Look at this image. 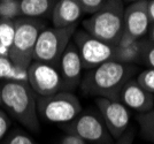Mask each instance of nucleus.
Listing matches in <instances>:
<instances>
[{
  "instance_id": "obj_1",
  "label": "nucleus",
  "mask_w": 154,
  "mask_h": 144,
  "mask_svg": "<svg viewBox=\"0 0 154 144\" xmlns=\"http://www.w3.org/2000/svg\"><path fill=\"white\" fill-rule=\"evenodd\" d=\"M136 72L137 67L135 65L110 60L88 70L79 86L88 96L119 100L123 85L134 77Z\"/></svg>"
},
{
  "instance_id": "obj_2",
  "label": "nucleus",
  "mask_w": 154,
  "mask_h": 144,
  "mask_svg": "<svg viewBox=\"0 0 154 144\" xmlns=\"http://www.w3.org/2000/svg\"><path fill=\"white\" fill-rule=\"evenodd\" d=\"M1 102L19 124L33 133H39L37 95L29 83L5 82L1 85Z\"/></svg>"
},
{
  "instance_id": "obj_3",
  "label": "nucleus",
  "mask_w": 154,
  "mask_h": 144,
  "mask_svg": "<svg viewBox=\"0 0 154 144\" xmlns=\"http://www.w3.org/2000/svg\"><path fill=\"white\" fill-rule=\"evenodd\" d=\"M124 0H106L103 5L83 22L91 36L116 45L124 33Z\"/></svg>"
},
{
  "instance_id": "obj_4",
  "label": "nucleus",
  "mask_w": 154,
  "mask_h": 144,
  "mask_svg": "<svg viewBox=\"0 0 154 144\" xmlns=\"http://www.w3.org/2000/svg\"><path fill=\"white\" fill-rule=\"evenodd\" d=\"M44 29L45 23L37 19L19 17L15 20V36L9 52V59L17 67L28 70L33 61L39 33Z\"/></svg>"
},
{
  "instance_id": "obj_5",
  "label": "nucleus",
  "mask_w": 154,
  "mask_h": 144,
  "mask_svg": "<svg viewBox=\"0 0 154 144\" xmlns=\"http://www.w3.org/2000/svg\"><path fill=\"white\" fill-rule=\"evenodd\" d=\"M39 118L53 124H69L83 111L76 96L69 91H60L51 96H37Z\"/></svg>"
},
{
  "instance_id": "obj_6",
  "label": "nucleus",
  "mask_w": 154,
  "mask_h": 144,
  "mask_svg": "<svg viewBox=\"0 0 154 144\" xmlns=\"http://www.w3.org/2000/svg\"><path fill=\"white\" fill-rule=\"evenodd\" d=\"M76 30L77 26L69 28H45L38 36L33 60L58 67L60 58L72 40V36Z\"/></svg>"
},
{
  "instance_id": "obj_7",
  "label": "nucleus",
  "mask_w": 154,
  "mask_h": 144,
  "mask_svg": "<svg viewBox=\"0 0 154 144\" xmlns=\"http://www.w3.org/2000/svg\"><path fill=\"white\" fill-rule=\"evenodd\" d=\"M85 70L93 69L107 61L115 60L116 46L91 36L85 30H76L72 36Z\"/></svg>"
},
{
  "instance_id": "obj_8",
  "label": "nucleus",
  "mask_w": 154,
  "mask_h": 144,
  "mask_svg": "<svg viewBox=\"0 0 154 144\" xmlns=\"http://www.w3.org/2000/svg\"><path fill=\"white\" fill-rule=\"evenodd\" d=\"M64 129L91 144H113L115 142L99 112L82 111L72 121L66 124Z\"/></svg>"
},
{
  "instance_id": "obj_9",
  "label": "nucleus",
  "mask_w": 154,
  "mask_h": 144,
  "mask_svg": "<svg viewBox=\"0 0 154 144\" xmlns=\"http://www.w3.org/2000/svg\"><path fill=\"white\" fill-rule=\"evenodd\" d=\"M28 83L33 92L40 97L63 91V83L59 68L43 61L33 60L29 66Z\"/></svg>"
},
{
  "instance_id": "obj_10",
  "label": "nucleus",
  "mask_w": 154,
  "mask_h": 144,
  "mask_svg": "<svg viewBox=\"0 0 154 144\" xmlns=\"http://www.w3.org/2000/svg\"><path fill=\"white\" fill-rule=\"evenodd\" d=\"M96 105L107 129L114 139H119L129 129L130 113L124 105L116 99L97 97Z\"/></svg>"
},
{
  "instance_id": "obj_11",
  "label": "nucleus",
  "mask_w": 154,
  "mask_h": 144,
  "mask_svg": "<svg viewBox=\"0 0 154 144\" xmlns=\"http://www.w3.org/2000/svg\"><path fill=\"white\" fill-rule=\"evenodd\" d=\"M148 0L130 4L124 11V36L130 39H143L148 35L152 22L148 15Z\"/></svg>"
},
{
  "instance_id": "obj_12",
  "label": "nucleus",
  "mask_w": 154,
  "mask_h": 144,
  "mask_svg": "<svg viewBox=\"0 0 154 144\" xmlns=\"http://www.w3.org/2000/svg\"><path fill=\"white\" fill-rule=\"evenodd\" d=\"M58 68L63 83V91L72 92L81 85L84 68L78 50L72 40L62 53Z\"/></svg>"
},
{
  "instance_id": "obj_13",
  "label": "nucleus",
  "mask_w": 154,
  "mask_h": 144,
  "mask_svg": "<svg viewBox=\"0 0 154 144\" xmlns=\"http://www.w3.org/2000/svg\"><path fill=\"white\" fill-rule=\"evenodd\" d=\"M119 100L127 108L140 114L151 111L154 106V95L141 88L134 77L123 85L119 95Z\"/></svg>"
},
{
  "instance_id": "obj_14",
  "label": "nucleus",
  "mask_w": 154,
  "mask_h": 144,
  "mask_svg": "<svg viewBox=\"0 0 154 144\" xmlns=\"http://www.w3.org/2000/svg\"><path fill=\"white\" fill-rule=\"evenodd\" d=\"M83 14L78 0H58L51 15L52 23L55 28H69L76 26Z\"/></svg>"
},
{
  "instance_id": "obj_15",
  "label": "nucleus",
  "mask_w": 154,
  "mask_h": 144,
  "mask_svg": "<svg viewBox=\"0 0 154 144\" xmlns=\"http://www.w3.org/2000/svg\"><path fill=\"white\" fill-rule=\"evenodd\" d=\"M147 42L148 40H145L144 38L138 40L130 39L129 37L123 35L120 42L115 45V60L129 65L141 62V58Z\"/></svg>"
},
{
  "instance_id": "obj_16",
  "label": "nucleus",
  "mask_w": 154,
  "mask_h": 144,
  "mask_svg": "<svg viewBox=\"0 0 154 144\" xmlns=\"http://www.w3.org/2000/svg\"><path fill=\"white\" fill-rule=\"evenodd\" d=\"M58 0H20L21 17L40 20L52 15Z\"/></svg>"
},
{
  "instance_id": "obj_17",
  "label": "nucleus",
  "mask_w": 154,
  "mask_h": 144,
  "mask_svg": "<svg viewBox=\"0 0 154 144\" xmlns=\"http://www.w3.org/2000/svg\"><path fill=\"white\" fill-rule=\"evenodd\" d=\"M0 80L5 82L28 83V70L17 67L9 59V57L0 55Z\"/></svg>"
},
{
  "instance_id": "obj_18",
  "label": "nucleus",
  "mask_w": 154,
  "mask_h": 144,
  "mask_svg": "<svg viewBox=\"0 0 154 144\" xmlns=\"http://www.w3.org/2000/svg\"><path fill=\"white\" fill-rule=\"evenodd\" d=\"M15 36V21L0 19V55L9 57Z\"/></svg>"
},
{
  "instance_id": "obj_19",
  "label": "nucleus",
  "mask_w": 154,
  "mask_h": 144,
  "mask_svg": "<svg viewBox=\"0 0 154 144\" xmlns=\"http://www.w3.org/2000/svg\"><path fill=\"white\" fill-rule=\"evenodd\" d=\"M138 124L143 137L154 143V106L151 111L139 115Z\"/></svg>"
},
{
  "instance_id": "obj_20",
  "label": "nucleus",
  "mask_w": 154,
  "mask_h": 144,
  "mask_svg": "<svg viewBox=\"0 0 154 144\" xmlns=\"http://www.w3.org/2000/svg\"><path fill=\"white\" fill-rule=\"evenodd\" d=\"M21 17L20 0H0V19L15 21Z\"/></svg>"
},
{
  "instance_id": "obj_21",
  "label": "nucleus",
  "mask_w": 154,
  "mask_h": 144,
  "mask_svg": "<svg viewBox=\"0 0 154 144\" xmlns=\"http://www.w3.org/2000/svg\"><path fill=\"white\" fill-rule=\"evenodd\" d=\"M137 83L144 88L146 91L154 95V69L147 68L145 70L140 72L136 77Z\"/></svg>"
},
{
  "instance_id": "obj_22",
  "label": "nucleus",
  "mask_w": 154,
  "mask_h": 144,
  "mask_svg": "<svg viewBox=\"0 0 154 144\" xmlns=\"http://www.w3.org/2000/svg\"><path fill=\"white\" fill-rule=\"evenodd\" d=\"M5 144H36L33 138L22 130H14L7 136Z\"/></svg>"
},
{
  "instance_id": "obj_23",
  "label": "nucleus",
  "mask_w": 154,
  "mask_h": 144,
  "mask_svg": "<svg viewBox=\"0 0 154 144\" xmlns=\"http://www.w3.org/2000/svg\"><path fill=\"white\" fill-rule=\"evenodd\" d=\"M78 1L83 8L84 13L92 15L98 9H100V7L103 6L106 0H78Z\"/></svg>"
},
{
  "instance_id": "obj_24",
  "label": "nucleus",
  "mask_w": 154,
  "mask_h": 144,
  "mask_svg": "<svg viewBox=\"0 0 154 144\" xmlns=\"http://www.w3.org/2000/svg\"><path fill=\"white\" fill-rule=\"evenodd\" d=\"M141 62H144L146 66H148V68H153L154 69V44H152L149 40L147 42L146 47L144 50Z\"/></svg>"
},
{
  "instance_id": "obj_25",
  "label": "nucleus",
  "mask_w": 154,
  "mask_h": 144,
  "mask_svg": "<svg viewBox=\"0 0 154 144\" xmlns=\"http://www.w3.org/2000/svg\"><path fill=\"white\" fill-rule=\"evenodd\" d=\"M9 126H11V121L8 115L2 110H0V139H2L6 136Z\"/></svg>"
},
{
  "instance_id": "obj_26",
  "label": "nucleus",
  "mask_w": 154,
  "mask_h": 144,
  "mask_svg": "<svg viewBox=\"0 0 154 144\" xmlns=\"http://www.w3.org/2000/svg\"><path fill=\"white\" fill-rule=\"evenodd\" d=\"M60 144H89L88 142H85L83 138L77 136L75 134H70L68 133L67 135H64V137L61 139Z\"/></svg>"
},
{
  "instance_id": "obj_27",
  "label": "nucleus",
  "mask_w": 154,
  "mask_h": 144,
  "mask_svg": "<svg viewBox=\"0 0 154 144\" xmlns=\"http://www.w3.org/2000/svg\"><path fill=\"white\" fill-rule=\"evenodd\" d=\"M134 138H135V136H134V131L129 130L128 129L121 137L119 138V139H116L113 144H132L134 143Z\"/></svg>"
},
{
  "instance_id": "obj_28",
  "label": "nucleus",
  "mask_w": 154,
  "mask_h": 144,
  "mask_svg": "<svg viewBox=\"0 0 154 144\" xmlns=\"http://www.w3.org/2000/svg\"><path fill=\"white\" fill-rule=\"evenodd\" d=\"M147 9H148V15H149L151 22L154 23V0H148Z\"/></svg>"
},
{
  "instance_id": "obj_29",
  "label": "nucleus",
  "mask_w": 154,
  "mask_h": 144,
  "mask_svg": "<svg viewBox=\"0 0 154 144\" xmlns=\"http://www.w3.org/2000/svg\"><path fill=\"white\" fill-rule=\"evenodd\" d=\"M148 40L154 44V23H152V26L149 28V31H148Z\"/></svg>"
},
{
  "instance_id": "obj_30",
  "label": "nucleus",
  "mask_w": 154,
  "mask_h": 144,
  "mask_svg": "<svg viewBox=\"0 0 154 144\" xmlns=\"http://www.w3.org/2000/svg\"><path fill=\"white\" fill-rule=\"evenodd\" d=\"M124 1H128L130 4H132V2H137V1H141V0H124Z\"/></svg>"
},
{
  "instance_id": "obj_31",
  "label": "nucleus",
  "mask_w": 154,
  "mask_h": 144,
  "mask_svg": "<svg viewBox=\"0 0 154 144\" xmlns=\"http://www.w3.org/2000/svg\"><path fill=\"white\" fill-rule=\"evenodd\" d=\"M0 104H2V102H1V86H0Z\"/></svg>"
}]
</instances>
